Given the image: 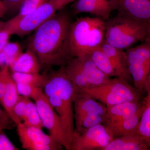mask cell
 Returning a JSON list of instances; mask_svg holds the SVG:
<instances>
[{"instance_id": "obj_1", "label": "cell", "mask_w": 150, "mask_h": 150, "mask_svg": "<svg viewBox=\"0 0 150 150\" xmlns=\"http://www.w3.org/2000/svg\"><path fill=\"white\" fill-rule=\"evenodd\" d=\"M71 23L66 13H56L35 30L30 37L28 48L37 56L41 70L64 66L73 58L69 44Z\"/></svg>"}, {"instance_id": "obj_2", "label": "cell", "mask_w": 150, "mask_h": 150, "mask_svg": "<svg viewBox=\"0 0 150 150\" xmlns=\"http://www.w3.org/2000/svg\"><path fill=\"white\" fill-rule=\"evenodd\" d=\"M43 93L62 121L71 147L75 133L74 98L76 89L65 73L64 66L46 72Z\"/></svg>"}, {"instance_id": "obj_3", "label": "cell", "mask_w": 150, "mask_h": 150, "mask_svg": "<svg viewBox=\"0 0 150 150\" xmlns=\"http://www.w3.org/2000/svg\"><path fill=\"white\" fill-rule=\"evenodd\" d=\"M105 21L95 17L77 19L71 23L69 44L73 58L88 54L99 48L105 41Z\"/></svg>"}, {"instance_id": "obj_4", "label": "cell", "mask_w": 150, "mask_h": 150, "mask_svg": "<svg viewBox=\"0 0 150 150\" xmlns=\"http://www.w3.org/2000/svg\"><path fill=\"white\" fill-rule=\"evenodd\" d=\"M150 23L118 16L105 21V41L124 50L150 39Z\"/></svg>"}, {"instance_id": "obj_5", "label": "cell", "mask_w": 150, "mask_h": 150, "mask_svg": "<svg viewBox=\"0 0 150 150\" xmlns=\"http://www.w3.org/2000/svg\"><path fill=\"white\" fill-rule=\"evenodd\" d=\"M76 92L85 93L106 107L123 102L140 101L144 98L143 93L130 85L126 80L120 77L110 78L100 85Z\"/></svg>"}, {"instance_id": "obj_6", "label": "cell", "mask_w": 150, "mask_h": 150, "mask_svg": "<svg viewBox=\"0 0 150 150\" xmlns=\"http://www.w3.org/2000/svg\"><path fill=\"white\" fill-rule=\"evenodd\" d=\"M64 68L76 92L100 85L110 78L98 69L88 54L74 57Z\"/></svg>"}, {"instance_id": "obj_7", "label": "cell", "mask_w": 150, "mask_h": 150, "mask_svg": "<svg viewBox=\"0 0 150 150\" xmlns=\"http://www.w3.org/2000/svg\"><path fill=\"white\" fill-rule=\"evenodd\" d=\"M129 73L135 88L143 93L150 85V41L146 40L125 51Z\"/></svg>"}, {"instance_id": "obj_8", "label": "cell", "mask_w": 150, "mask_h": 150, "mask_svg": "<svg viewBox=\"0 0 150 150\" xmlns=\"http://www.w3.org/2000/svg\"><path fill=\"white\" fill-rule=\"evenodd\" d=\"M58 11L51 0L44 3L33 11L18 18H15L5 22L4 28L11 35L23 37L35 31Z\"/></svg>"}, {"instance_id": "obj_9", "label": "cell", "mask_w": 150, "mask_h": 150, "mask_svg": "<svg viewBox=\"0 0 150 150\" xmlns=\"http://www.w3.org/2000/svg\"><path fill=\"white\" fill-rule=\"evenodd\" d=\"M34 101L43 127L48 130L49 135L64 149L70 150L69 142L61 118L49 103L45 94H42Z\"/></svg>"}, {"instance_id": "obj_10", "label": "cell", "mask_w": 150, "mask_h": 150, "mask_svg": "<svg viewBox=\"0 0 150 150\" xmlns=\"http://www.w3.org/2000/svg\"><path fill=\"white\" fill-rule=\"evenodd\" d=\"M17 132L22 148L27 150H60L64 149L50 135L42 129L25 126L20 123L16 125Z\"/></svg>"}, {"instance_id": "obj_11", "label": "cell", "mask_w": 150, "mask_h": 150, "mask_svg": "<svg viewBox=\"0 0 150 150\" xmlns=\"http://www.w3.org/2000/svg\"><path fill=\"white\" fill-rule=\"evenodd\" d=\"M112 139L104 125L98 124L83 133H75L70 150H102Z\"/></svg>"}, {"instance_id": "obj_12", "label": "cell", "mask_w": 150, "mask_h": 150, "mask_svg": "<svg viewBox=\"0 0 150 150\" xmlns=\"http://www.w3.org/2000/svg\"><path fill=\"white\" fill-rule=\"evenodd\" d=\"M118 16L150 23V0H115Z\"/></svg>"}, {"instance_id": "obj_13", "label": "cell", "mask_w": 150, "mask_h": 150, "mask_svg": "<svg viewBox=\"0 0 150 150\" xmlns=\"http://www.w3.org/2000/svg\"><path fill=\"white\" fill-rule=\"evenodd\" d=\"M107 107L89 96L76 92L74 98V118L75 121L85 117L100 115L106 118Z\"/></svg>"}, {"instance_id": "obj_14", "label": "cell", "mask_w": 150, "mask_h": 150, "mask_svg": "<svg viewBox=\"0 0 150 150\" xmlns=\"http://www.w3.org/2000/svg\"><path fill=\"white\" fill-rule=\"evenodd\" d=\"M73 8L76 15L89 13L107 21L115 10V0H76Z\"/></svg>"}, {"instance_id": "obj_15", "label": "cell", "mask_w": 150, "mask_h": 150, "mask_svg": "<svg viewBox=\"0 0 150 150\" xmlns=\"http://www.w3.org/2000/svg\"><path fill=\"white\" fill-rule=\"evenodd\" d=\"M100 48L109 58L117 77L129 81L132 79L129 73L125 51L110 46L104 41Z\"/></svg>"}, {"instance_id": "obj_16", "label": "cell", "mask_w": 150, "mask_h": 150, "mask_svg": "<svg viewBox=\"0 0 150 150\" xmlns=\"http://www.w3.org/2000/svg\"><path fill=\"white\" fill-rule=\"evenodd\" d=\"M145 102L144 98L142 105L133 115L118 123L104 126L108 133L113 139L129 134H136L137 126L144 108Z\"/></svg>"}, {"instance_id": "obj_17", "label": "cell", "mask_w": 150, "mask_h": 150, "mask_svg": "<svg viewBox=\"0 0 150 150\" xmlns=\"http://www.w3.org/2000/svg\"><path fill=\"white\" fill-rule=\"evenodd\" d=\"M144 99L140 101H130L107 106L104 126L118 123L135 113L142 105Z\"/></svg>"}, {"instance_id": "obj_18", "label": "cell", "mask_w": 150, "mask_h": 150, "mask_svg": "<svg viewBox=\"0 0 150 150\" xmlns=\"http://www.w3.org/2000/svg\"><path fill=\"white\" fill-rule=\"evenodd\" d=\"M12 72L38 74L41 70L40 62L35 54L28 48L9 66Z\"/></svg>"}, {"instance_id": "obj_19", "label": "cell", "mask_w": 150, "mask_h": 150, "mask_svg": "<svg viewBox=\"0 0 150 150\" xmlns=\"http://www.w3.org/2000/svg\"><path fill=\"white\" fill-rule=\"evenodd\" d=\"M150 146L137 134H131L113 139L102 150H149Z\"/></svg>"}, {"instance_id": "obj_20", "label": "cell", "mask_w": 150, "mask_h": 150, "mask_svg": "<svg viewBox=\"0 0 150 150\" xmlns=\"http://www.w3.org/2000/svg\"><path fill=\"white\" fill-rule=\"evenodd\" d=\"M19 96L16 83L12 77L11 72L8 77L5 90L0 104L16 125V120L13 114V108Z\"/></svg>"}, {"instance_id": "obj_21", "label": "cell", "mask_w": 150, "mask_h": 150, "mask_svg": "<svg viewBox=\"0 0 150 150\" xmlns=\"http://www.w3.org/2000/svg\"><path fill=\"white\" fill-rule=\"evenodd\" d=\"M146 93L144 108L137 126L136 134L150 146V91Z\"/></svg>"}, {"instance_id": "obj_22", "label": "cell", "mask_w": 150, "mask_h": 150, "mask_svg": "<svg viewBox=\"0 0 150 150\" xmlns=\"http://www.w3.org/2000/svg\"><path fill=\"white\" fill-rule=\"evenodd\" d=\"M94 63L103 74L109 77H117V75L109 58L100 47L88 54Z\"/></svg>"}, {"instance_id": "obj_23", "label": "cell", "mask_w": 150, "mask_h": 150, "mask_svg": "<svg viewBox=\"0 0 150 150\" xmlns=\"http://www.w3.org/2000/svg\"><path fill=\"white\" fill-rule=\"evenodd\" d=\"M23 52L18 42H8L0 52V67L9 66Z\"/></svg>"}, {"instance_id": "obj_24", "label": "cell", "mask_w": 150, "mask_h": 150, "mask_svg": "<svg viewBox=\"0 0 150 150\" xmlns=\"http://www.w3.org/2000/svg\"><path fill=\"white\" fill-rule=\"evenodd\" d=\"M22 123L25 126L42 129L43 128L36 104L30 98L28 101L24 119Z\"/></svg>"}, {"instance_id": "obj_25", "label": "cell", "mask_w": 150, "mask_h": 150, "mask_svg": "<svg viewBox=\"0 0 150 150\" xmlns=\"http://www.w3.org/2000/svg\"><path fill=\"white\" fill-rule=\"evenodd\" d=\"M11 74L15 82L29 84L42 88H43L46 79V72L41 74L40 73L26 74L11 72Z\"/></svg>"}, {"instance_id": "obj_26", "label": "cell", "mask_w": 150, "mask_h": 150, "mask_svg": "<svg viewBox=\"0 0 150 150\" xmlns=\"http://www.w3.org/2000/svg\"><path fill=\"white\" fill-rule=\"evenodd\" d=\"M19 95L35 100L43 93V88L29 84L16 83Z\"/></svg>"}, {"instance_id": "obj_27", "label": "cell", "mask_w": 150, "mask_h": 150, "mask_svg": "<svg viewBox=\"0 0 150 150\" xmlns=\"http://www.w3.org/2000/svg\"><path fill=\"white\" fill-rule=\"evenodd\" d=\"M49 0H25L19 8V12L15 18H18L33 11Z\"/></svg>"}, {"instance_id": "obj_28", "label": "cell", "mask_w": 150, "mask_h": 150, "mask_svg": "<svg viewBox=\"0 0 150 150\" xmlns=\"http://www.w3.org/2000/svg\"><path fill=\"white\" fill-rule=\"evenodd\" d=\"M29 98L19 96L13 108V114L16 119L17 124L22 123L24 119L25 113L28 101Z\"/></svg>"}, {"instance_id": "obj_29", "label": "cell", "mask_w": 150, "mask_h": 150, "mask_svg": "<svg viewBox=\"0 0 150 150\" xmlns=\"http://www.w3.org/2000/svg\"><path fill=\"white\" fill-rule=\"evenodd\" d=\"M16 124L12 120L8 113L0 106V131L10 130Z\"/></svg>"}, {"instance_id": "obj_30", "label": "cell", "mask_w": 150, "mask_h": 150, "mask_svg": "<svg viewBox=\"0 0 150 150\" xmlns=\"http://www.w3.org/2000/svg\"><path fill=\"white\" fill-rule=\"evenodd\" d=\"M11 71L8 66L0 67V103L5 90L8 77Z\"/></svg>"}, {"instance_id": "obj_31", "label": "cell", "mask_w": 150, "mask_h": 150, "mask_svg": "<svg viewBox=\"0 0 150 150\" xmlns=\"http://www.w3.org/2000/svg\"><path fill=\"white\" fill-rule=\"evenodd\" d=\"M6 136L4 131H0V150H18Z\"/></svg>"}, {"instance_id": "obj_32", "label": "cell", "mask_w": 150, "mask_h": 150, "mask_svg": "<svg viewBox=\"0 0 150 150\" xmlns=\"http://www.w3.org/2000/svg\"><path fill=\"white\" fill-rule=\"evenodd\" d=\"M25 0H2L8 11H13L20 8Z\"/></svg>"}, {"instance_id": "obj_33", "label": "cell", "mask_w": 150, "mask_h": 150, "mask_svg": "<svg viewBox=\"0 0 150 150\" xmlns=\"http://www.w3.org/2000/svg\"><path fill=\"white\" fill-rule=\"evenodd\" d=\"M11 35L8 30L6 28H3L0 30V52L6 43L8 42L10 36Z\"/></svg>"}, {"instance_id": "obj_34", "label": "cell", "mask_w": 150, "mask_h": 150, "mask_svg": "<svg viewBox=\"0 0 150 150\" xmlns=\"http://www.w3.org/2000/svg\"><path fill=\"white\" fill-rule=\"evenodd\" d=\"M56 6L58 11L62 9L64 7L76 0H51Z\"/></svg>"}, {"instance_id": "obj_35", "label": "cell", "mask_w": 150, "mask_h": 150, "mask_svg": "<svg viewBox=\"0 0 150 150\" xmlns=\"http://www.w3.org/2000/svg\"><path fill=\"white\" fill-rule=\"evenodd\" d=\"M7 12V9L2 0H0V18L3 17Z\"/></svg>"}, {"instance_id": "obj_36", "label": "cell", "mask_w": 150, "mask_h": 150, "mask_svg": "<svg viewBox=\"0 0 150 150\" xmlns=\"http://www.w3.org/2000/svg\"><path fill=\"white\" fill-rule=\"evenodd\" d=\"M4 23L5 22H4L0 21V30L3 29Z\"/></svg>"}]
</instances>
